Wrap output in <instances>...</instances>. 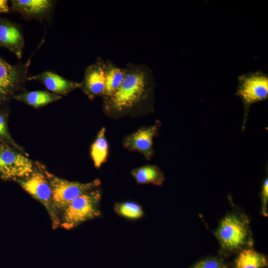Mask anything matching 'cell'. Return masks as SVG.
<instances>
[{
  "mask_svg": "<svg viewBox=\"0 0 268 268\" xmlns=\"http://www.w3.org/2000/svg\"><path fill=\"white\" fill-rule=\"evenodd\" d=\"M125 75L124 67H118L110 60L105 61V88L102 96L104 99L111 97L118 89Z\"/></svg>",
  "mask_w": 268,
  "mask_h": 268,
  "instance_id": "cell-14",
  "label": "cell"
},
{
  "mask_svg": "<svg viewBox=\"0 0 268 268\" xmlns=\"http://www.w3.org/2000/svg\"><path fill=\"white\" fill-rule=\"evenodd\" d=\"M114 209L118 215L129 219H138L144 214L141 207L132 201L117 203L115 205Z\"/></svg>",
  "mask_w": 268,
  "mask_h": 268,
  "instance_id": "cell-19",
  "label": "cell"
},
{
  "mask_svg": "<svg viewBox=\"0 0 268 268\" xmlns=\"http://www.w3.org/2000/svg\"><path fill=\"white\" fill-rule=\"evenodd\" d=\"M31 59L26 63L11 65L0 57V105L22 90L30 74Z\"/></svg>",
  "mask_w": 268,
  "mask_h": 268,
  "instance_id": "cell-4",
  "label": "cell"
},
{
  "mask_svg": "<svg viewBox=\"0 0 268 268\" xmlns=\"http://www.w3.org/2000/svg\"><path fill=\"white\" fill-rule=\"evenodd\" d=\"M6 119V113L3 110H0V141L17 147L8 131Z\"/></svg>",
  "mask_w": 268,
  "mask_h": 268,
  "instance_id": "cell-20",
  "label": "cell"
},
{
  "mask_svg": "<svg viewBox=\"0 0 268 268\" xmlns=\"http://www.w3.org/2000/svg\"><path fill=\"white\" fill-rule=\"evenodd\" d=\"M105 61L98 57L85 69L80 87L90 98L103 96L105 88Z\"/></svg>",
  "mask_w": 268,
  "mask_h": 268,
  "instance_id": "cell-10",
  "label": "cell"
},
{
  "mask_svg": "<svg viewBox=\"0 0 268 268\" xmlns=\"http://www.w3.org/2000/svg\"><path fill=\"white\" fill-rule=\"evenodd\" d=\"M105 129L103 128L91 147V156L96 168H99L106 161L108 145L105 136Z\"/></svg>",
  "mask_w": 268,
  "mask_h": 268,
  "instance_id": "cell-18",
  "label": "cell"
},
{
  "mask_svg": "<svg viewBox=\"0 0 268 268\" xmlns=\"http://www.w3.org/2000/svg\"><path fill=\"white\" fill-rule=\"evenodd\" d=\"M125 75L118 89L110 97L104 99L106 111L122 113L134 109L150 96L154 84L151 70L145 65L127 64Z\"/></svg>",
  "mask_w": 268,
  "mask_h": 268,
  "instance_id": "cell-1",
  "label": "cell"
},
{
  "mask_svg": "<svg viewBox=\"0 0 268 268\" xmlns=\"http://www.w3.org/2000/svg\"><path fill=\"white\" fill-rule=\"evenodd\" d=\"M266 257L252 249L241 251L235 262V268H264L267 266Z\"/></svg>",
  "mask_w": 268,
  "mask_h": 268,
  "instance_id": "cell-16",
  "label": "cell"
},
{
  "mask_svg": "<svg viewBox=\"0 0 268 268\" xmlns=\"http://www.w3.org/2000/svg\"><path fill=\"white\" fill-rule=\"evenodd\" d=\"M44 172L51 187L53 210L59 226L60 215L67 205L80 195L96 189L100 185L99 179L82 183L59 178L46 170Z\"/></svg>",
  "mask_w": 268,
  "mask_h": 268,
  "instance_id": "cell-3",
  "label": "cell"
},
{
  "mask_svg": "<svg viewBox=\"0 0 268 268\" xmlns=\"http://www.w3.org/2000/svg\"><path fill=\"white\" fill-rule=\"evenodd\" d=\"M132 175L137 182L141 184L151 183L161 185L164 179L161 171L157 167L151 165L134 170Z\"/></svg>",
  "mask_w": 268,
  "mask_h": 268,
  "instance_id": "cell-17",
  "label": "cell"
},
{
  "mask_svg": "<svg viewBox=\"0 0 268 268\" xmlns=\"http://www.w3.org/2000/svg\"><path fill=\"white\" fill-rule=\"evenodd\" d=\"M9 10L8 1L6 0H0V12L8 13Z\"/></svg>",
  "mask_w": 268,
  "mask_h": 268,
  "instance_id": "cell-23",
  "label": "cell"
},
{
  "mask_svg": "<svg viewBox=\"0 0 268 268\" xmlns=\"http://www.w3.org/2000/svg\"><path fill=\"white\" fill-rule=\"evenodd\" d=\"M29 80L41 82L51 92L59 95H66L72 90L80 87V83L68 80L55 72L46 70L39 74L31 75Z\"/></svg>",
  "mask_w": 268,
  "mask_h": 268,
  "instance_id": "cell-12",
  "label": "cell"
},
{
  "mask_svg": "<svg viewBox=\"0 0 268 268\" xmlns=\"http://www.w3.org/2000/svg\"><path fill=\"white\" fill-rule=\"evenodd\" d=\"M100 191L95 189L86 192L72 201L59 217L60 226L70 230L101 214Z\"/></svg>",
  "mask_w": 268,
  "mask_h": 268,
  "instance_id": "cell-2",
  "label": "cell"
},
{
  "mask_svg": "<svg viewBox=\"0 0 268 268\" xmlns=\"http://www.w3.org/2000/svg\"><path fill=\"white\" fill-rule=\"evenodd\" d=\"M236 94L247 107L265 100L268 97V76L260 71L241 75L238 77Z\"/></svg>",
  "mask_w": 268,
  "mask_h": 268,
  "instance_id": "cell-8",
  "label": "cell"
},
{
  "mask_svg": "<svg viewBox=\"0 0 268 268\" xmlns=\"http://www.w3.org/2000/svg\"><path fill=\"white\" fill-rule=\"evenodd\" d=\"M262 212L263 214L268 216V180L266 179L265 180L262 191Z\"/></svg>",
  "mask_w": 268,
  "mask_h": 268,
  "instance_id": "cell-22",
  "label": "cell"
},
{
  "mask_svg": "<svg viewBox=\"0 0 268 268\" xmlns=\"http://www.w3.org/2000/svg\"><path fill=\"white\" fill-rule=\"evenodd\" d=\"M157 130V127L153 126L137 131L127 138L125 146L130 150L142 153L146 158L150 157L153 151V138Z\"/></svg>",
  "mask_w": 268,
  "mask_h": 268,
  "instance_id": "cell-13",
  "label": "cell"
},
{
  "mask_svg": "<svg viewBox=\"0 0 268 268\" xmlns=\"http://www.w3.org/2000/svg\"><path fill=\"white\" fill-rule=\"evenodd\" d=\"M62 96L46 90H35L21 92L13 98L25 103L35 108L45 106L61 99Z\"/></svg>",
  "mask_w": 268,
  "mask_h": 268,
  "instance_id": "cell-15",
  "label": "cell"
},
{
  "mask_svg": "<svg viewBox=\"0 0 268 268\" xmlns=\"http://www.w3.org/2000/svg\"><path fill=\"white\" fill-rule=\"evenodd\" d=\"M32 161L0 141V178L4 181L16 180L29 176L34 171Z\"/></svg>",
  "mask_w": 268,
  "mask_h": 268,
  "instance_id": "cell-6",
  "label": "cell"
},
{
  "mask_svg": "<svg viewBox=\"0 0 268 268\" xmlns=\"http://www.w3.org/2000/svg\"><path fill=\"white\" fill-rule=\"evenodd\" d=\"M17 182L26 192L45 207L51 217L53 228L58 227L59 224L52 208L51 187L45 172L34 170L29 176Z\"/></svg>",
  "mask_w": 268,
  "mask_h": 268,
  "instance_id": "cell-7",
  "label": "cell"
},
{
  "mask_svg": "<svg viewBox=\"0 0 268 268\" xmlns=\"http://www.w3.org/2000/svg\"><path fill=\"white\" fill-rule=\"evenodd\" d=\"M25 46L23 31L18 24L0 18V47L7 49L21 59Z\"/></svg>",
  "mask_w": 268,
  "mask_h": 268,
  "instance_id": "cell-11",
  "label": "cell"
},
{
  "mask_svg": "<svg viewBox=\"0 0 268 268\" xmlns=\"http://www.w3.org/2000/svg\"><path fill=\"white\" fill-rule=\"evenodd\" d=\"M12 11L25 20H37L41 22H50L56 1L52 0H12Z\"/></svg>",
  "mask_w": 268,
  "mask_h": 268,
  "instance_id": "cell-9",
  "label": "cell"
},
{
  "mask_svg": "<svg viewBox=\"0 0 268 268\" xmlns=\"http://www.w3.org/2000/svg\"><path fill=\"white\" fill-rule=\"evenodd\" d=\"M190 268H227V266L222 260L211 258L202 260Z\"/></svg>",
  "mask_w": 268,
  "mask_h": 268,
  "instance_id": "cell-21",
  "label": "cell"
},
{
  "mask_svg": "<svg viewBox=\"0 0 268 268\" xmlns=\"http://www.w3.org/2000/svg\"><path fill=\"white\" fill-rule=\"evenodd\" d=\"M216 236L225 250L241 248L250 240L247 219L236 214L227 215L221 221Z\"/></svg>",
  "mask_w": 268,
  "mask_h": 268,
  "instance_id": "cell-5",
  "label": "cell"
}]
</instances>
